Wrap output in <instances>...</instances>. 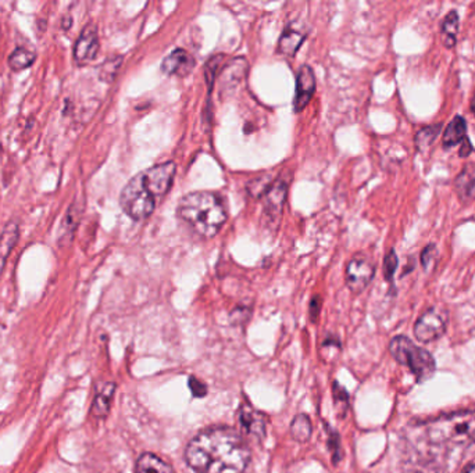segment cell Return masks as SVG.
<instances>
[{"mask_svg":"<svg viewBox=\"0 0 475 473\" xmlns=\"http://www.w3.org/2000/svg\"><path fill=\"white\" fill-rule=\"evenodd\" d=\"M185 459L196 473H245L250 451L236 430L210 428L189 441Z\"/></svg>","mask_w":475,"mask_h":473,"instance_id":"1","label":"cell"},{"mask_svg":"<svg viewBox=\"0 0 475 473\" xmlns=\"http://www.w3.org/2000/svg\"><path fill=\"white\" fill-rule=\"evenodd\" d=\"M175 172V164L168 161L137 174L120 195L123 211L134 221H143L150 217L157 200L163 199L171 189Z\"/></svg>","mask_w":475,"mask_h":473,"instance_id":"2","label":"cell"},{"mask_svg":"<svg viewBox=\"0 0 475 473\" xmlns=\"http://www.w3.org/2000/svg\"><path fill=\"white\" fill-rule=\"evenodd\" d=\"M178 218L201 238L216 236L227 221L223 199L213 192H192L185 195L176 207Z\"/></svg>","mask_w":475,"mask_h":473,"instance_id":"3","label":"cell"},{"mask_svg":"<svg viewBox=\"0 0 475 473\" xmlns=\"http://www.w3.org/2000/svg\"><path fill=\"white\" fill-rule=\"evenodd\" d=\"M425 436L432 447H468L475 443V412H456L428 422Z\"/></svg>","mask_w":475,"mask_h":473,"instance_id":"4","label":"cell"},{"mask_svg":"<svg viewBox=\"0 0 475 473\" xmlns=\"http://www.w3.org/2000/svg\"><path fill=\"white\" fill-rule=\"evenodd\" d=\"M390 351L399 364L412 370L418 383L428 381L435 372L436 365L434 357L406 336L394 337L390 343Z\"/></svg>","mask_w":475,"mask_h":473,"instance_id":"5","label":"cell"},{"mask_svg":"<svg viewBox=\"0 0 475 473\" xmlns=\"http://www.w3.org/2000/svg\"><path fill=\"white\" fill-rule=\"evenodd\" d=\"M447 326V311L441 307L427 310L414 325V336L421 343H431L442 337Z\"/></svg>","mask_w":475,"mask_h":473,"instance_id":"6","label":"cell"},{"mask_svg":"<svg viewBox=\"0 0 475 473\" xmlns=\"http://www.w3.org/2000/svg\"><path fill=\"white\" fill-rule=\"evenodd\" d=\"M374 275V264L368 258L357 255L352 258L346 266V285L353 293H361L367 289Z\"/></svg>","mask_w":475,"mask_h":473,"instance_id":"7","label":"cell"},{"mask_svg":"<svg viewBox=\"0 0 475 473\" xmlns=\"http://www.w3.org/2000/svg\"><path fill=\"white\" fill-rule=\"evenodd\" d=\"M99 52V35L94 24H88L74 46V60L78 65H85L94 60Z\"/></svg>","mask_w":475,"mask_h":473,"instance_id":"8","label":"cell"},{"mask_svg":"<svg viewBox=\"0 0 475 473\" xmlns=\"http://www.w3.org/2000/svg\"><path fill=\"white\" fill-rule=\"evenodd\" d=\"M316 92V76L314 71L309 65H302L296 78V92L294 99V109L301 113L310 103Z\"/></svg>","mask_w":475,"mask_h":473,"instance_id":"9","label":"cell"},{"mask_svg":"<svg viewBox=\"0 0 475 473\" xmlns=\"http://www.w3.org/2000/svg\"><path fill=\"white\" fill-rule=\"evenodd\" d=\"M196 60L195 57L186 52L185 49H175L168 56L164 57L161 63V71L165 75H174V76H186L191 74L195 68Z\"/></svg>","mask_w":475,"mask_h":473,"instance_id":"10","label":"cell"},{"mask_svg":"<svg viewBox=\"0 0 475 473\" xmlns=\"http://www.w3.org/2000/svg\"><path fill=\"white\" fill-rule=\"evenodd\" d=\"M288 185L282 179H278L271 183L264 193V210L271 214V217H278L283 209L285 199H287Z\"/></svg>","mask_w":475,"mask_h":473,"instance_id":"11","label":"cell"},{"mask_svg":"<svg viewBox=\"0 0 475 473\" xmlns=\"http://www.w3.org/2000/svg\"><path fill=\"white\" fill-rule=\"evenodd\" d=\"M239 422L243 430L254 436L257 439H263L265 436V418L250 406H242L239 410Z\"/></svg>","mask_w":475,"mask_h":473,"instance_id":"12","label":"cell"},{"mask_svg":"<svg viewBox=\"0 0 475 473\" xmlns=\"http://www.w3.org/2000/svg\"><path fill=\"white\" fill-rule=\"evenodd\" d=\"M114 392H116V385L113 382L102 383L98 386L97 395H94V400L92 404L93 417H97V418L108 417L112 407L113 397H114Z\"/></svg>","mask_w":475,"mask_h":473,"instance_id":"13","label":"cell"},{"mask_svg":"<svg viewBox=\"0 0 475 473\" xmlns=\"http://www.w3.org/2000/svg\"><path fill=\"white\" fill-rule=\"evenodd\" d=\"M19 236H20V231L16 222H9L5 227L2 235H0V273H2V271L5 269L8 257L13 251L19 240Z\"/></svg>","mask_w":475,"mask_h":473,"instance_id":"14","label":"cell"},{"mask_svg":"<svg viewBox=\"0 0 475 473\" xmlns=\"http://www.w3.org/2000/svg\"><path fill=\"white\" fill-rule=\"evenodd\" d=\"M135 473H174L171 466L154 454L145 452L137 461Z\"/></svg>","mask_w":475,"mask_h":473,"instance_id":"15","label":"cell"},{"mask_svg":"<svg viewBox=\"0 0 475 473\" xmlns=\"http://www.w3.org/2000/svg\"><path fill=\"white\" fill-rule=\"evenodd\" d=\"M305 39H306V34L299 32L294 28H288V30H285L283 34L281 35L278 49L282 54L292 57L301 49Z\"/></svg>","mask_w":475,"mask_h":473,"instance_id":"16","label":"cell"},{"mask_svg":"<svg viewBox=\"0 0 475 473\" xmlns=\"http://www.w3.org/2000/svg\"><path fill=\"white\" fill-rule=\"evenodd\" d=\"M465 132H467L465 120L460 116L454 117L443 132V146L452 147V146L463 142L465 139Z\"/></svg>","mask_w":475,"mask_h":473,"instance_id":"17","label":"cell"},{"mask_svg":"<svg viewBox=\"0 0 475 473\" xmlns=\"http://www.w3.org/2000/svg\"><path fill=\"white\" fill-rule=\"evenodd\" d=\"M458 14L456 10H450L442 21V41L447 49L456 46L458 32Z\"/></svg>","mask_w":475,"mask_h":473,"instance_id":"18","label":"cell"},{"mask_svg":"<svg viewBox=\"0 0 475 473\" xmlns=\"http://www.w3.org/2000/svg\"><path fill=\"white\" fill-rule=\"evenodd\" d=\"M37 59V54L27 48H17L9 57V65L14 71L28 68Z\"/></svg>","mask_w":475,"mask_h":473,"instance_id":"19","label":"cell"},{"mask_svg":"<svg viewBox=\"0 0 475 473\" xmlns=\"http://www.w3.org/2000/svg\"><path fill=\"white\" fill-rule=\"evenodd\" d=\"M291 433L298 441H307L312 436V422L307 415H298L291 423Z\"/></svg>","mask_w":475,"mask_h":473,"instance_id":"20","label":"cell"},{"mask_svg":"<svg viewBox=\"0 0 475 473\" xmlns=\"http://www.w3.org/2000/svg\"><path fill=\"white\" fill-rule=\"evenodd\" d=\"M442 125L441 124H434V125H428L423 129H420L416 135V146L418 150L424 151L425 149H428L434 140L438 138V135L441 134Z\"/></svg>","mask_w":475,"mask_h":473,"instance_id":"21","label":"cell"},{"mask_svg":"<svg viewBox=\"0 0 475 473\" xmlns=\"http://www.w3.org/2000/svg\"><path fill=\"white\" fill-rule=\"evenodd\" d=\"M79 214L81 211L77 210L75 207H71L63 221V227H61V236L65 235H72V232L75 231V228L78 227V221H79Z\"/></svg>","mask_w":475,"mask_h":473,"instance_id":"22","label":"cell"},{"mask_svg":"<svg viewBox=\"0 0 475 473\" xmlns=\"http://www.w3.org/2000/svg\"><path fill=\"white\" fill-rule=\"evenodd\" d=\"M398 265H399V260H398V255L395 253V250H391L387 255H385V260H384V275H385V279L387 280H392L396 269H398Z\"/></svg>","mask_w":475,"mask_h":473,"instance_id":"23","label":"cell"},{"mask_svg":"<svg viewBox=\"0 0 475 473\" xmlns=\"http://www.w3.org/2000/svg\"><path fill=\"white\" fill-rule=\"evenodd\" d=\"M436 258H438V250L435 244H428L421 253V264L427 271L435 264Z\"/></svg>","mask_w":475,"mask_h":473,"instance_id":"24","label":"cell"},{"mask_svg":"<svg viewBox=\"0 0 475 473\" xmlns=\"http://www.w3.org/2000/svg\"><path fill=\"white\" fill-rule=\"evenodd\" d=\"M189 388H191L194 396L196 397L206 396V386L202 382H199L196 377H191V379H189Z\"/></svg>","mask_w":475,"mask_h":473,"instance_id":"25","label":"cell"},{"mask_svg":"<svg viewBox=\"0 0 475 473\" xmlns=\"http://www.w3.org/2000/svg\"><path fill=\"white\" fill-rule=\"evenodd\" d=\"M334 393H335V399L338 400V404H343V407H347V395L345 389H342L339 385L335 383Z\"/></svg>","mask_w":475,"mask_h":473,"instance_id":"26","label":"cell"},{"mask_svg":"<svg viewBox=\"0 0 475 473\" xmlns=\"http://www.w3.org/2000/svg\"><path fill=\"white\" fill-rule=\"evenodd\" d=\"M320 308H321V299L319 296H316L313 300H312V304H310V315H312V319L316 321L317 317H319V313H320Z\"/></svg>","mask_w":475,"mask_h":473,"instance_id":"27","label":"cell"},{"mask_svg":"<svg viewBox=\"0 0 475 473\" xmlns=\"http://www.w3.org/2000/svg\"><path fill=\"white\" fill-rule=\"evenodd\" d=\"M471 151H472V146H471L469 140L465 139L463 146H461V149H460V151H458V154H460V157H467Z\"/></svg>","mask_w":475,"mask_h":473,"instance_id":"28","label":"cell"},{"mask_svg":"<svg viewBox=\"0 0 475 473\" xmlns=\"http://www.w3.org/2000/svg\"><path fill=\"white\" fill-rule=\"evenodd\" d=\"M460 473H475V459L471 461L469 463H467Z\"/></svg>","mask_w":475,"mask_h":473,"instance_id":"29","label":"cell"},{"mask_svg":"<svg viewBox=\"0 0 475 473\" xmlns=\"http://www.w3.org/2000/svg\"><path fill=\"white\" fill-rule=\"evenodd\" d=\"M471 112H472V114L475 116V96H474V99H472V102H471Z\"/></svg>","mask_w":475,"mask_h":473,"instance_id":"30","label":"cell"}]
</instances>
